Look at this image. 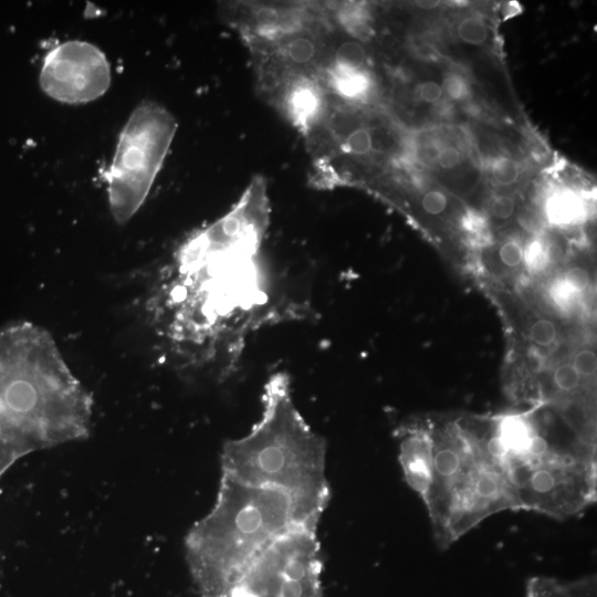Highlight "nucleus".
<instances>
[{
    "label": "nucleus",
    "instance_id": "f257e3e1",
    "mask_svg": "<svg viewBox=\"0 0 597 597\" xmlns=\"http://www.w3.org/2000/svg\"><path fill=\"white\" fill-rule=\"evenodd\" d=\"M269 220L266 184L255 176L226 214L178 248L158 308L165 336L180 353L229 373L251 331L281 315L262 259Z\"/></svg>",
    "mask_w": 597,
    "mask_h": 597
},
{
    "label": "nucleus",
    "instance_id": "f03ea898",
    "mask_svg": "<svg viewBox=\"0 0 597 597\" xmlns=\"http://www.w3.org/2000/svg\"><path fill=\"white\" fill-rule=\"evenodd\" d=\"M398 461L440 548L496 513L517 511L499 458L488 450L485 429L460 422L443 429L407 427L399 433Z\"/></svg>",
    "mask_w": 597,
    "mask_h": 597
},
{
    "label": "nucleus",
    "instance_id": "7ed1b4c3",
    "mask_svg": "<svg viewBox=\"0 0 597 597\" xmlns=\"http://www.w3.org/2000/svg\"><path fill=\"white\" fill-rule=\"evenodd\" d=\"M92 399L50 334L34 326L0 338V434L25 453L85 438Z\"/></svg>",
    "mask_w": 597,
    "mask_h": 597
},
{
    "label": "nucleus",
    "instance_id": "20e7f679",
    "mask_svg": "<svg viewBox=\"0 0 597 597\" xmlns=\"http://www.w3.org/2000/svg\"><path fill=\"white\" fill-rule=\"evenodd\" d=\"M261 400V417L252 429L223 444L221 474L280 491L306 521L318 526L332 496L325 472L326 441L295 407L287 374H273Z\"/></svg>",
    "mask_w": 597,
    "mask_h": 597
},
{
    "label": "nucleus",
    "instance_id": "39448f33",
    "mask_svg": "<svg viewBox=\"0 0 597 597\" xmlns=\"http://www.w3.org/2000/svg\"><path fill=\"white\" fill-rule=\"evenodd\" d=\"M300 525L317 528L285 494L221 474L212 509L185 540L199 596L217 597L261 548Z\"/></svg>",
    "mask_w": 597,
    "mask_h": 597
},
{
    "label": "nucleus",
    "instance_id": "423d86ee",
    "mask_svg": "<svg viewBox=\"0 0 597 597\" xmlns=\"http://www.w3.org/2000/svg\"><path fill=\"white\" fill-rule=\"evenodd\" d=\"M493 423L502 440L501 464L517 511L565 521L595 504V437L556 441L522 413L504 415Z\"/></svg>",
    "mask_w": 597,
    "mask_h": 597
},
{
    "label": "nucleus",
    "instance_id": "0eeeda50",
    "mask_svg": "<svg viewBox=\"0 0 597 597\" xmlns=\"http://www.w3.org/2000/svg\"><path fill=\"white\" fill-rule=\"evenodd\" d=\"M177 130L172 114L158 103L142 102L124 125L104 172L114 220H130L147 198Z\"/></svg>",
    "mask_w": 597,
    "mask_h": 597
},
{
    "label": "nucleus",
    "instance_id": "6e6552de",
    "mask_svg": "<svg viewBox=\"0 0 597 597\" xmlns=\"http://www.w3.org/2000/svg\"><path fill=\"white\" fill-rule=\"evenodd\" d=\"M317 528L295 526L261 548L217 597H324Z\"/></svg>",
    "mask_w": 597,
    "mask_h": 597
},
{
    "label": "nucleus",
    "instance_id": "1a4fd4ad",
    "mask_svg": "<svg viewBox=\"0 0 597 597\" xmlns=\"http://www.w3.org/2000/svg\"><path fill=\"white\" fill-rule=\"evenodd\" d=\"M111 65L94 44L72 40L44 56L39 82L51 98L65 104H84L100 98L109 88Z\"/></svg>",
    "mask_w": 597,
    "mask_h": 597
},
{
    "label": "nucleus",
    "instance_id": "9d476101",
    "mask_svg": "<svg viewBox=\"0 0 597 597\" xmlns=\"http://www.w3.org/2000/svg\"><path fill=\"white\" fill-rule=\"evenodd\" d=\"M525 597H597L596 576L589 575L575 580L534 576L526 583Z\"/></svg>",
    "mask_w": 597,
    "mask_h": 597
},
{
    "label": "nucleus",
    "instance_id": "9b49d317",
    "mask_svg": "<svg viewBox=\"0 0 597 597\" xmlns=\"http://www.w3.org/2000/svg\"><path fill=\"white\" fill-rule=\"evenodd\" d=\"M546 212L552 223L567 226L583 217L584 203L574 191L559 190L547 200Z\"/></svg>",
    "mask_w": 597,
    "mask_h": 597
},
{
    "label": "nucleus",
    "instance_id": "f8f14e48",
    "mask_svg": "<svg viewBox=\"0 0 597 597\" xmlns=\"http://www.w3.org/2000/svg\"><path fill=\"white\" fill-rule=\"evenodd\" d=\"M457 33L463 42L472 45H481L486 41L489 30L482 19L467 17L458 24Z\"/></svg>",
    "mask_w": 597,
    "mask_h": 597
},
{
    "label": "nucleus",
    "instance_id": "ddd939ff",
    "mask_svg": "<svg viewBox=\"0 0 597 597\" xmlns=\"http://www.w3.org/2000/svg\"><path fill=\"white\" fill-rule=\"evenodd\" d=\"M490 175L495 184L510 186L519 179L520 167L512 158L498 157L490 166Z\"/></svg>",
    "mask_w": 597,
    "mask_h": 597
},
{
    "label": "nucleus",
    "instance_id": "4468645a",
    "mask_svg": "<svg viewBox=\"0 0 597 597\" xmlns=\"http://www.w3.org/2000/svg\"><path fill=\"white\" fill-rule=\"evenodd\" d=\"M582 378L572 364L559 365L552 376L554 386L565 394L576 391L580 387Z\"/></svg>",
    "mask_w": 597,
    "mask_h": 597
},
{
    "label": "nucleus",
    "instance_id": "2eb2a0df",
    "mask_svg": "<svg viewBox=\"0 0 597 597\" xmlns=\"http://www.w3.org/2000/svg\"><path fill=\"white\" fill-rule=\"evenodd\" d=\"M523 260L531 271H542L551 260V249L541 240H533L524 250Z\"/></svg>",
    "mask_w": 597,
    "mask_h": 597
},
{
    "label": "nucleus",
    "instance_id": "dca6fc26",
    "mask_svg": "<svg viewBox=\"0 0 597 597\" xmlns=\"http://www.w3.org/2000/svg\"><path fill=\"white\" fill-rule=\"evenodd\" d=\"M530 336L534 344L546 347L554 343L557 329L552 321L543 318L532 325Z\"/></svg>",
    "mask_w": 597,
    "mask_h": 597
},
{
    "label": "nucleus",
    "instance_id": "f3484780",
    "mask_svg": "<svg viewBox=\"0 0 597 597\" xmlns=\"http://www.w3.org/2000/svg\"><path fill=\"white\" fill-rule=\"evenodd\" d=\"M563 282L575 293L579 294L586 291L590 283L588 272L582 266L569 268L563 275Z\"/></svg>",
    "mask_w": 597,
    "mask_h": 597
},
{
    "label": "nucleus",
    "instance_id": "a211bd4d",
    "mask_svg": "<svg viewBox=\"0 0 597 597\" xmlns=\"http://www.w3.org/2000/svg\"><path fill=\"white\" fill-rule=\"evenodd\" d=\"M442 93L453 101H462L469 94L465 81L457 74L447 75L442 83Z\"/></svg>",
    "mask_w": 597,
    "mask_h": 597
},
{
    "label": "nucleus",
    "instance_id": "6ab92c4d",
    "mask_svg": "<svg viewBox=\"0 0 597 597\" xmlns=\"http://www.w3.org/2000/svg\"><path fill=\"white\" fill-rule=\"evenodd\" d=\"M570 364L582 377H591L597 370L596 353L589 349L580 350Z\"/></svg>",
    "mask_w": 597,
    "mask_h": 597
},
{
    "label": "nucleus",
    "instance_id": "aec40b11",
    "mask_svg": "<svg viewBox=\"0 0 597 597\" xmlns=\"http://www.w3.org/2000/svg\"><path fill=\"white\" fill-rule=\"evenodd\" d=\"M499 255L503 264L515 268L523 261L524 249L517 241L510 240L501 245Z\"/></svg>",
    "mask_w": 597,
    "mask_h": 597
},
{
    "label": "nucleus",
    "instance_id": "412c9836",
    "mask_svg": "<svg viewBox=\"0 0 597 597\" xmlns=\"http://www.w3.org/2000/svg\"><path fill=\"white\" fill-rule=\"evenodd\" d=\"M448 206L447 196L440 190H430L421 199L422 209L431 216L442 213Z\"/></svg>",
    "mask_w": 597,
    "mask_h": 597
},
{
    "label": "nucleus",
    "instance_id": "4be33fe9",
    "mask_svg": "<svg viewBox=\"0 0 597 597\" xmlns=\"http://www.w3.org/2000/svg\"><path fill=\"white\" fill-rule=\"evenodd\" d=\"M515 211V200L507 195L496 196L491 205V212L493 217L499 220L509 219Z\"/></svg>",
    "mask_w": 597,
    "mask_h": 597
},
{
    "label": "nucleus",
    "instance_id": "5701e85b",
    "mask_svg": "<svg viewBox=\"0 0 597 597\" xmlns=\"http://www.w3.org/2000/svg\"><path fill=\"white\" fill-rule=\"evenodd\" d=\"M442 88L437 82L427 81L420 83L416 88V96L418 100L426 103H436L442 96Z\"/></svg>",
    "mask_w": 597,
    "mask_h": 597
},
{
    "label": "nucleus",
    "instance_id": "b1692460",
    "mask_svg": "<svg viewBox=\"0 0 597 597\" xmlns=\"http://www.w3.org/2000/svg\"><path fill=\"white\" fill-rule=\"evenodd\" d=\"M460 151L453 146L442 148L437 155L438 165L443 169H451L459 165Z\"/></svg>",
    "mask_w": 597,
    "mask_h": 597
},
{
    "label": "nucleus",
    "instance_id": "393cba45",
    "mask_svg": "<svg viewBox=\"0 0 597 597\" xmlns=\"http://www.w3.org/2000/svg\"><path fill=\"white\" fill-rule=\"evenodd\" d=\"M463 228L472 234H480L486 227V221L479 213L468 212L462 220Z\"/></svg>",
    "mask_w": 597,
    "mask_h": 597
},
{
    "label": "nucleus",
    "instance_id": "a878e982",
    "mask_svg": "<svg viewBox=\"0 0 597 597\" xmlns=\"http://www.w3.org/2000/svg\"><path fill=\"white\" fill-rule=\"evenodd\" d=\"M554 298L556 302L562 306H569L574 300L575 296L578 295L575 293L570 287H568L563 280H561L554 287L553 291Z\"/></svg>",
    "mask_w": 597,
    "mask_h": 597
},
{
    "label": "nucleus",
    "instance_id": "bb28decb",
    "mask_svg": "<svg viewBox=\"0 0 597 597\" xmlns=\"http://www.w3.org/2000/svg\"><path fill=\"white\" fill-rule=\"evenodd\" d=\"M438 3H439L438 1H417L416 2L417 7L422 8V9H432L437 7Z\"/></svg>",
    "mask_w": 597,
    "mask_h": 597
}]
</instances>
